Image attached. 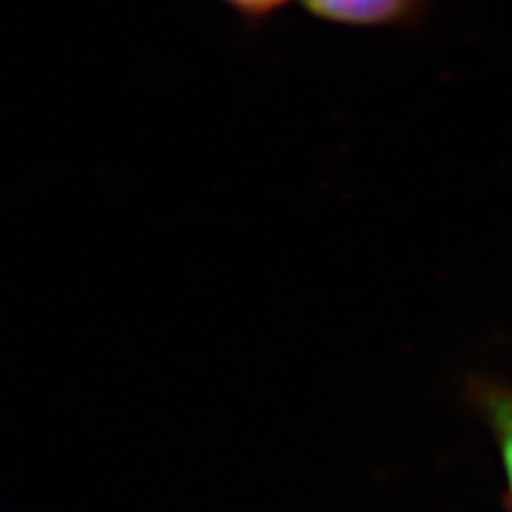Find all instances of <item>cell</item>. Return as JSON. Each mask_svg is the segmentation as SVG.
Returning <instances> with one entry per match:
<instances>
[{
  "mask_svg": "<svg viewBox=\"0 0 512 512\" xmlns=\"http://www.w3.org/2000/svg\"><path fill=\"white\" fill-rule=\"evenodd\" d=\"M313 17L351 29L399 27L413 22L427 0H302Z\"/></svg>",
  "mask_w": 512,
  "mask_h": 512,
  "instance_id": "6da1fadb",
  "label": "cell"
},
{
  "mask_svg": "<svg viewBox=\"0 0 512 512\" xmlns=\"http://www.w3.org/2000/svg\"><path fill=\"white\" fill-rule=\"evenodd\" d=\"M489 413L494 418V427L501 444V456L505 465V477H508L510 496H512V394H489Z\"/></svg>",
  "mask_w": 512,
  "mask_h": 512,
  "instance_id": "7a4b0ae2",
  "label": "cell"
},
{
  "mask_svg": "<svg viewBox=\"0 0 512 512\" xmlns=\"http://www.w3.org/2000/svg\"><path fill=\"white\" fill-rule=\"evenodd\" d=\"M226 3L230 10L240 12V15L259 19V17H268L273 12H278L280 8H285L290 0H221Z\"/></svg>",
  "mask_w": 512,
  "mask_h": 512,
  "instance_id": "3957f363",
  "label": "cell"
}]
</instances>
